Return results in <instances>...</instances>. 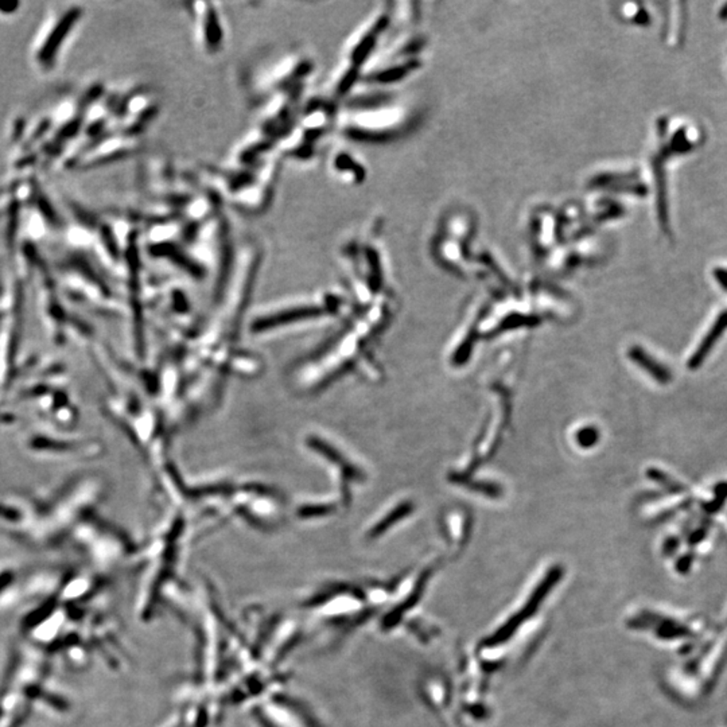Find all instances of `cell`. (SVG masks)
I'll list each match as a JSON object with an SVG mask.
<instances>
[{
	"label": "cell",
	"mask_w": 727,
	"mask_h": 727,
	"mask_svg": "<svg viewBox=\"0 0 727 727\" xmlns=\"http://www.w3.org/2000/svg\"><path fill=\"white\" fill-rule=\"evenodd\" d=\"M281 158L276 150L256 169L255 176L249 186L230 200L239 210L245 213H260L269 206L279 176Z\"/></svg>",
	"instance_id": "1"
},
{
	"label": "cell",
	"mask_w": 727,
	"mask_h": 727,
	"mask_svg": "<svg viewBox=\"0 0 727 727\" xmlns=\"http://www.w3.org/2000/svg\"><path fill=\"white\" fill-rule=\"evenodd\" d=\"M314 70V61L309 55L294 54L283 58L271 72L261 80L260 89L261 96L269 97L271 94L305 86L306 80Z\"/></svg>",
	"instance_id": "2"
},
{
	"label": "cell",
	"mask_w": 727,
	"mask_h": 727,
	"mask_svg": "<svg viewBox=\"0 0 727 727\" xmlns=\"http://www.w3.org/2000/svg\"><path fill=\"white\" fill-rule=\"evenodd\" d=\"M388 23V13L384 10L372 15L363 26L350 37L344 46L341 62L354 67L361 73L368 58L372 55V50L377 45V40Z\"/></svg>",
	"instance_id": "3"
},
{
	"label": "cell",
	"mask_w": 727,
	"mask_h": 727,
	"mask_svg": "<svg viewBox=\"0 0 727 727\" xmlns=\"http://www.w3.org/2000/svg\"><path fill=\"white\" fill-rule=\"evenodd\" d=\"M191 13L203 52L212 55L218 53L225 43V26L217 6L213 3H194Z\"/></svg>",
	"instance_id": "4"
},
{
	"label": "cell",
	"mask_w": 727,
	"mask_h": 727,
	"mask_svg": "<svg viewBox=\"0 0 727 727\" xmlns=\"http://www.w3.org/2000/svg\"><path fill=\"white\" fill-rule=\"evenodd\" d=\"M329 167L337 179L346 185H360L366 176V169L349 150H333L329 158Z\"/></svg>",
	"instance_id": "5"
},
{
	"label": "cell",
	"mask_w": 727,
	"mask_h": 727,
	"mask_svg": "<svg viewBox=\"0 0 727 727\" xmlns=\"http://www.w3.org/2000/svg\"><path fill=\"white\" fill-rule=\"evenodd\" d=\"M726 329L727 310L723 311L722 314H719V317L715 320V322L711 326V329L709 330V333L701 339L699 346L697 348V350L694 351V354L691 356V359L688 360V368L689 369L695 371V369L700 368V365L704 363V360L707 359L709 353L714 349V346L719 341V338L723 336Z\"/></svg>",
	"instance_id": "6"
},
{
	"label": "cell",
	"mask_w": 727,
	"mask_h": 727,
	"mask_svg": "<svg viewBox=\"0 0 727 727\" xmlns=\"http://www.w3.org/2000/svg\"><path fill=\"white\" fill-rule=\"evenodd\" d=\"M629 357L660 384H667L671 381L670 369H667L663 364L656 361L649 353H646V350L634 346L629 350Z\"/></svg>",
	"instance_id": "7"
},
{
	"label": "cell",
	"mask_w": 727,
	"mask_h": 727,
	"mask_svg": "<svg viewBox=\"0 0 727 727\" xmlns=\"http://www.w3.org/2000/svg\"><path fill=\"white\" fill-rule=\"evenodd\" d=\"M79 13H80V10H77V9L72 10L70 13H67V16H64L60 21L58 26H57V28L53 31V34H52V37L47 40L45 47H42V50H40V58L42 62H47V61H50L53 58V53H55V50L61 45V40L67 35L69 28L73 25L74 19H77Z\"/></svg>",
	"instance_id": "8"
},
{
	"label": "cell",
	"mask_w": 727,
	"mask_h": 727,
	"mask_svg": "<svg viewBox=\"0 0 727 727\" xmlns=\"http://www.w3.org/2000/svg\"><path fill=\"white\" fill-rule=\"evenodd\" d=\"M649 475H650L653 480H656V481H659L661 484H664V486H667L671 492H675V493L682 492V490L684 489L683 486H680V484H677V483L672 481L670 477H667V475H665L664 473H661V471L652 470Z\"/></svg>",
	"instance_id": "9"
},
{
	"label": "cell",
	"mask_w": 727,
	"mask_h": 727,
	"mask_svg": "<svg viewBox=\"0 0 727 727\" xmlns=\"http://www.w3.org/2000/svg\"><path fill=\"white\" fill-rule=\"evenodd\" d=\"M597 438H598V434L594 429H583V430L579 431L578 436H577L579 444L582 446H592L597 442Z\"/></svg>",
	"instance_id": "10"
},
{
	"label": "cell",
	"mask_w": 727,
	"mask_h": 727,
	"mask_svg": "<svg viewBox=\"0 0 727 727\" xmlns=\"http://www.w3.org/2000/svg\"><path fill=\"white\" fill-rule=\"evenodd\" d=\"M714 279L718 286L727 293V267H715L713 271Z\"/></svg>",
	"instance_id": "11"
}]
</instances>
